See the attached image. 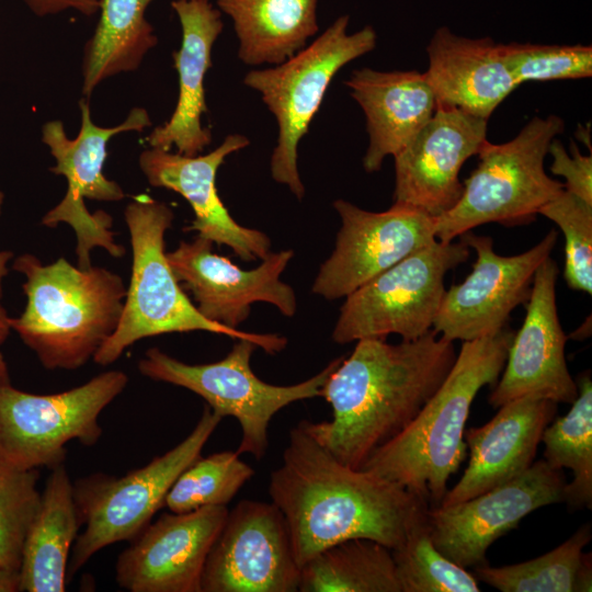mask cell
<instances>
[{"label": "cell", "instance_id": "obj_4", "mask_svg": "<svg viewBox=\"0 0 592 592\" xmlns=\"http://www.w3.org/2000/svg\"><path fill=\"white\" fill-rule=\"evenodd\" d=\"M25 281L23 312L10 318L11 330L46 369L73 371L93 360L119 322L126 287L101 266L81 269L59 258L49 264L31 253L12 264Z\"/></svg>", "mask_w": 592, "mask_h": 592}, {"label": "cell", "instance_id": "obj_21", "mask_svg": "<svg viewBox=\"0 0 592 592\" xmlns=\"http://www.w3.org/2000/svg\"><path fill=\"white\" fill-rule=\"evenodd\" d=\"M250 144L241 134H230L206 155L185 156L158 148L145 149L138 159L148 183L184 197L194 213L185 228L213 243L229 247L243 261L263 260L271 253V239L262 231L238 224L221 202L216 175L226 158Z\"/></svg>", "mask_w": 592, "mask_h": 592}, {"label": "cell", "instance_id": "obj_17", "mask_svg": "<svg viewBox=\"0 0 592 592\" xmlns=\"http://www.w3.org/2000/svg\"><path fill=\"white\" fill-rule=\"evenodd\" d=\"M167 257L200 314L213 322L238 329L257 301L275 306L286 317L296 314V294L281 280L294 257L293 250L271 252L260 265L244 270L215 253L210 240L197 236L181 241Z\"/></svg>", "mask_w": 592, "mask_h": 592}, {"label": "cell", "instance_id": "obj_34", "mask_svg": "<svg viewBox=\"0 0 592 592\" xmlns=\"http://www.w3.org/2000/svg\"><path fill=\"white\" fill-rule=\"evenodd\" d=\"M38 469L0 462V567L20 571L25 537L42 492Z\"/></svg>", "mask_w": 592, "mask_h": 592}, {"label": "cell", "instance_id": "obj_24", "mask_svg": "<svg viewBox=\"0 0 592 592\" xmlns=\"http://www.w3.org/2000/svg\"><path fill=\"white\" fill-rule=\"evenodd\" d=\"M424 72L436 106L455 107L488 121L517 87L502 52L490 37L469 38L443 26L426 46Z\"/></svg>", "mask_w": 592, "mask_h": 592}, {"label": "cell", "instance_id": "obj_27", "mask_svg": "<svg viewBox=\"0 0 592 592\" xmlns=\"http://www.w3.org/2000/svg\"><path fill=\"white\" fill-rule=\"evenodd\" d=\"M318 0H216L232 22L239 59L252 67L278 65L319 30Z\"/></svg>", "mask_w": 592, "mask_h": 592}, {"label": "cell", "instance_id": "obj_22", "mask_svg": "<svg viewBox=\"0 0 592 592\" xmlns=\"http://www.w3.org/2000/svg\"><path fill=\"white\" fill-rule=\"evenodd\" d=\"M557 405L544 398L520 397L500 406L482 426L465 430L469 462L440 505L474 498L528 469L545 428L555 419Z\"/></svg>", "mask_w": 592, "mask_h": 592}, {"label": "cell", "instance_id": "obj_40", "mask_svg": "<svg viewBox=\"0 0 592 592\" xmlns=\"http://www.w3.org/2000/svg\"><path fill=\"white\" fill-rule=\"evenodd\" d=\"M13 259V252L0 251V298L2 296V283L9 271V263Z\"/></svg>", "mask_w": 592, "mask_h": 592}, {"label": "cell", "instance_id": "obj_15", "mask_svg": "<svg viewBox=\"0 0 592 592\" xmlns=\"http://www.w3.org/2000/svg\"><path fill=\"white\" fill-rule=\"evenodd\" d=\"M566 476L544 459L517 477L452 505L429 508L434 546L460 567L487 563L488 548L531 512L565 502Z\"/></svg>", "mask_w": 592, "mask_h": 592}, {"label": "cell", "instance_id": "obj_2", "mask_svg": "<svg viewBox=\"0 0 592 592\" xmlns=\"http://www.w3.org/2000/svg\"><path fill=\"white\" fill-rule=\"evenodd\" d=\"M356 342L320 389L319 396L331 406V420L303 422L337 459L361 469L413 421L457 353L453 341L433 330L398 344L377 338Z\"/></svg>", "mask_w": 592, "mask_h": 592}, {"label": "cell", "instance_id": "obj_7", "mask_svg": "<svg viewBox=\"0 0 592 592\" xmlns=\"http://www.w3.org/2000/svg\"><path fill=\"white\" fill-rule=\"evenodd\" d=\"M350 16L335 19L318 37L285 61L250 70L243 84L257 91L277 124L270 168L273 180L301 200L305 186L298 170V145L307 134L327 89L350 61L372 52L375 30L366 25L349 34Z\"/></svg>", "mask_w": 592, "mask_h": 592}, {"label": "cell", "instance_id": "obj_6", "mask_svg": "<svg viewBox=\"0 0 592 592\" xmlns=\"http://www.w3.org/2000/svg\"><path fill=\"white\" fill-rule=\"evenodd\" d=\"M563 129L559 116H535L506 143L486 140L477 153V168L463 182L459 201L435 218V239L453 241L488 223L515 226L533 221L540 207L565 189L544 168L550 143Z\"/></svg>", "mask_w": 592, "mask_h": 592}, {"label": "cell", "instance_id": "obj_35", "mask_svg": "<svg viewBox=\"0 0 592 592\" xmlns=\"http://www.w3.org/2000/svg\"><path fill=\"white\" fill-rule=\"evenodd\" d=\"M538 214L565 235L563 278L571 289L592 294V205L565 189Z\"/></svg>", "mask_w": 592, "mask_h": 592}, {"label": "cell", "instance_id": "obj_16", "mask_svg": "<svg viewBox=\"0 0 592 592\" xmlns=\"http://www.w3.org/2000/svg\"><path fill=\"white\" fill-rule=\"evenodd\" d=\"M341 227L335 247L321 264L312 293L346 297L408 255L434 242L435 217L394 203L385 212L365 210L345 200L333 202Z\"/></svg>", "mask_w": 592, "mask_h": 592}, {"label": "cell", "instance_id": "obj_26", "mask_svg": "<svg viewBox=\"0 0 592 592\" xmlns=\"http://www.w3.org/2000/svg\"><path fill=\"white\" fill-rule=\"evenodd\" d=\"M81 527L72 481L65 464L50 469L27 531L20 567V591L62 592L71 548Z\"/></svg>", "mask_w": 592, "mask_h": 592}, {"label": "cell", "instance_id": "obj_32", "mask_svg": "<svg viewBox=\"0 0 592 592\" xmlns=\"http://www.w3.org/2000/svg\"><path fill=\"white\" fill-rule=\"evenodd\" d=\"M428 513V512H426ZM401 592H479L476 577L434 546L426 514L391 549Z\"/></svg>", "mask_w": 592, "mask_h": 592}, {"label": "cell", "instance_id": "obj_20", "mask_svg": "<svg viewBox=\"0 0 592 592\" xmlns=\"http://www.w3.org/2000/svg\"><path fill=\"white\" fill-rule=\"evenodd\" d=\"M487 121L455 107L436 106L430 121L395 159L394 203L439 217L459 201V172L487 140Z\"/></svg>", "mask_w": 592, "mask_h": 592}, {"label": "cell", "instance_id": "obj_36", "mask_svg": "<svg viewBox=\"0 0 592 592\" xmlns=\"http://www.w3.org/2000/svg\"><path fill=\"white\" fill-rule=\"evenodd\" d=\"M505 64L517 84L525 81L581 79L592 76L589 45L502 44Z\"/></svg>", "mask_w": 592, "mask_h": 592}, {"label": "cell", "instance_id": "obj_8", "mask_svg": "<svg viewBox=\"0 0 592 592\" xmlns=\"http://www.w3.org/2000/svg\"><path fill=\"white\" fill-rule=\"evenodd\" d=\"M221 417L207 405L192 432L178 445L145 466L115 477L91 474L72 482L73 499L84 531L71 548L67 581L99 550L117 542H130L164 506L179 475L201 456Z\"/></svg>", "mask_w": 592, "mask_h": 592}, {"label": "cell", "instance_id": "obj_41", "mask_svg": "<svg viewBox=\"0 0 592 592\" xmlns=\"http://www.w3.org/2000/svg\"><path fill=\"white\" fill-rule=\"evenodd\" d=\"M11 331L10 317L0 303V345L7 340Z\"/></svg>", "mask_w": 592, "mask_h": 592}, {"label": "cell", "instance_id": "obj_23", "mask_svg": "<svg viewBox=\"0 0 592 592\" xmlns=\"http://www.w3.org/2000/svg\"><path fill=\"white\" fill-rule=\"evenodd\" d=\"M182 31L181 46L172 53L179 77L177 105L170 118L146 137L150 148L196 156L212 143V133L202 124L207 113L204 80L212 67V49L224 23L210 0H173Z\"/></svg>", "mask_w": 592, "mask_h": 592}, {"label": "cell", "instance_id": "obj_12", "mask_svg": "<svg viewBox=\"0 0 592 592\" xmlns=\"http://www.w3.org/2000/svg\"><path fill=\"white\" fill-rule=\"evenodd\" d=\"M469 247L435 240L351 293L340 308L332 340L346 344L398 334L415 340L430 330L446 291L445 275L467 261Z\"/></svg>", "mask_w": 592, "mask_h": 592}, {"label": "cell", "instance_id": "obj_42", "mask_svg": "<svg viewBox=\"0 0 592 592\" xmlns=\"http://www.w3.org/2000/svg\"><path fill=\"white\" fill-rule=\"evenodd\" d=\"M8 365L2 352L0 351V384L9 382Z\"/></svg>", "mask_w": 592, "mask_h": 592}, {"label": "cell", "instance_id": "obj_5", "mask_svg": "<svg viewBox=\"0 0 592 592\" xmlns=\"http://www.w3.org/2000/svg\"><path fill=\"white\" fill-rule=\"evenodd\" d=\"M132 246V274L123 311L114 333L95 353L94 363L116 362L135 342L164 333L207 331L250 340L269 354L283 351L287 338L228 328L203 317L185 294L168 261L166 232L172 208L146 194L135 196L124 210Z\"/></svg>", "mask_w": 592, "mask_h": 592}, {"label": "cell", "instance_id": "obj_28", "mask_svg": "<svg viewBox=\"0 0 592 592\" xmlns=\"http://www.w3.org/2000/svg\"><path fill=\"white\" fill-rule=\"evenodd\" d=\"M153 0H101L96 27L86 43L81 62L83 98L104 80L135 71L157 46L153 26L146 19Z\"/></svg>", "mask_w": 592, "mask_h": 592}, {"label": "cell", "instance_id": "obj_10", "mask_svg": "<svg viewBox=\"0 0 592 592\" xmlns=\"http://www.w3.org/2000/svg\"><path fill=\"white\" fill-rule=\"evenodd\" d=\"M127 384V374L117 369L48 395L0 384V462L20 469L65 464L70 441L93 446L101 439L99 417Z\"/></svg>", "mask_w": 592, "mask_h": 592}, {"label": "cell", "instance_id": "obj_14", "mask_svg": "<svg viewBox=\"0 0 592 592\" xmlns=\"http://www.w3.org/2000/svg\"><path fill=\"white\" fill-rule=\"evenodd\" d=\"M299 578L280 509L246 499L228 511L206 558L201 592H295Z\"/></svg>", "mask_w": 592, "mask_h": 592}, {"label": "cell", "instance_id": "obj_13", "mask_svg": "<svg viewBox=\"0 0 592 592\" xmlns=\"http://www.w3.org/2000/svg\"><path fill=\"white\" fill-rule=\"evenodd\" d=\"M459 237L477 259L470 274L445 291L432 326L453 342L479 339L506 327L513 309L527 301L534 274L557 242V231L551 229L530 250L503 257L496 253L488 236L467 231Z\"/></svg>", "mask_w": 592, "mask_h": 592}, {"label": "cell", "instance_id": "obj_9", "mask_svg": "<svg viewBox=\"0 0 592 592\" xmlns=\"http://www.w3.org/2000/svg\"><path fill=\"white\" fill-rule=\"evenodd\" d=\"M258 349L250 340L238 339L220 361L187 364L158 348H150L138 362V369L152 380L172 384L202 397L221 418L234 417L241 428L237 453L257 460L269 447L267 430L272 418L284 407L320 395V389L342 357L298 384L278 386L261 380L250 360Z\"/></svg>", "mask_w": 592, "mask_h": 592}, {"label": "cell", "instance_id": "obj_30", "mask_svg": "<svg viewBox=\"0 0 592 592\" xmlns=\"http://www.w3.org/2000/svg\"><path fill=\"white\" fill-rule=\"evenodd\" d=\"M591 537L588 523L535 559L503 567L476 566L474 576L501 592H590L592 554L583 553V548Z\"/></svg>", "mask_w": 592, "mask_h": 592}, {"label": "cell", "instance_id": "obj_1", "mask_svg": "<svg viewBox=\"0 0 592 592\" xmlns=\"http://www.w3.org/2000/svg\"><path fill=\"white\" fill-rule=\"evenodd\" d=\"M269 496L286 521L299 567L351 538L392 549L430 508L405 487L342 464L303 421L289 431L282 465L270 475Z\"/></svg>", "mask_w": 592, "mask_h": 592}, {"label": "cell", "instance_id": "obj_29", "mask_svg": "<svg viewBox=\"0 0 592 592\" xmlns=\"http://www.w3.org/2000/svg\"><path fill=\"white\" fill-rule=\"evenodd\" d=\"M300 592H401L391 549L368 538L332 545L300 567Z\"/></svg>", "mask_w": 592, "mask_h": 592}, {"label": "cell", "instance_id": "obj_18", "mask_svg": "<svg viewBox=\"0 0 592 592\" xmlns=\"http://www.w3.org/2000/svg\"><path fill=\"white\" fill-rule=\"evenodd\" d=\"M227 514V505L163 513L117 557L116 583L129 592H201L206 558Z\"/></svg>", "mask_w": 592, "mask_h": 592}, {"label": "cell", "instance_id": "obj_31", "mask_svg": "<svg viewBox=\"0 0 592 592\" xmlns=\"http://www.w3.org/2000/svg\"><path fill=\"white\" fill-rule=\"evenodd\" d=\"M578 395L563 417L544 430V460L555 469L568 468L573 479L565 487V502L571 510L592 508V382L590 372L576 380Z\"/></svg>", "mask_w": 592, "mask_h": 592}, {"label": "cell", "instance_id": "obj_25", "mask_svg": "<svg viewBox=\"0 0 592 592\" xmlns=\"http://www.w3.org/2000/svg\"><path fill=\"white\" fill-rule=\"evenodd\" d=\"M345 86L364 112L368 147L366 172L379 171L386 157L396 156L430 121L436 109L424 72L356 69Z\"/></svg>", "mask_w": 592, "mask_h": 592}, {"label": "cell", "instance_id": "obj_3", "mask_svg": "<svg viewBox=\"0 0 592 592\" xmlns=\"http://www.w3.org/2000/svg\"><path fill=\"white\" fill-rule=\"evenodd\" d=\"M514 333L504 327L463 341L448 374L418 415L361 469L405 487L430 508L439 506L449 478L467 456L464 433L471 403L481 388L497 384Z\"/></svg>", "mask_w": 592, "mask_h": 592}, {"label": "cell", "instance_id": "obj_37", "mask_svg": "<svg viewBox=\"0 0 592 592\" xmlns=\"http://www.w3.org/2000/svg\"><path fill=\"white\" fill-rule=\"evenodd\" d=\"M548 153L553 157L550 171L566 180L565 190L592 205V155H582L574 143L569 155L556 138L550 143Z\"/></svg>", "mask_w": 592, "mask_h": 592}, {"label": "cell", "instance_id": "obj_11", "mask_svg": "<svg viewBox=\"0 0 592 592\" xmlns=\"http://www.w3.org/2000/svg\"><path fill=\"white\" fill-rule=\"evenodd\" d=\"M81 124L79 134L71 139L59 119H52L42 126V141L49 149L55 164L49 171L67 181V190L61 201L42 218V225L56 227L65 223L75 231L77 265H91V251L104 249L110 255L119 258L124 248L115 241L112 217L104 210L90 213L84 200L118 202L125 197L121 185L107 179L103 167L107 157V145L117 134L143 132L151 126L148 111L134 107L118 125L103 127L91 118L89 101H79Z\"/></svg>", "mask_w": 592, "mask_h": 592}, {"label": "cell", "instance_id": "obj_43", "mask_svg": "<svg viewBox=\"0 0 592 592\" xmlns=\"http://www.w3.org/2000/svg\"><path fill=\"white\" fill-rule=\"evenodd\" d=\"M3 201H4V194H3V192L0 190V215H1V212H2Z\"/></svg>", "mask_w": 592, "mask_h": 592}, {"label": "cell", "instance_id": "obj_33", "mask_svg": "<svg viewBox=\"0 0 592 592\" xmlns=\"http://www.w3.org/2000/svg\"><path fill=\"white\" fill-rule=\"evenodd\" d=\"M253 475L254 469L237 452L200 456L175 479L164 506L172 513H186L203 506L227 505Z\"/></svg>", "mask_w": 592, "mask_h": 592}, {"label": "cell", "instance_id": "obj_39", "mask_svg": "<svg viewBox=\"0 0 592 592\" xmlns=\"http://www.w3.org/2000/svg\"><path fill=\"white\" fill-rule=\"evenodd\" d=\"M20 591V571L0 567V592Z\"/></svg>", "mask_w": 592, "mask_h": 592}, {"label": "cell", "instance_id": "obj_19", "mask_svg": "<svg viewBox=\"0 0 592 592\" xmlns=\"http://www.w3.org/2000/svg\"><path fill=\"white\" fill-rule=\"evenodd\" d=\"M558 265L550 257L537 267L524 321L512 339L500 379L489 396L499 408L513 399L533 396L571 403L578 386L565 357V334L557 312Z\"/></svg>", "mask_w": 592, "mask_h": 592}, {"label": "cell", "instance_id": "obj_38", "mask_svg": "<svg viewBox=\"0 0 592 592\" xmlns=\"http://www.w3.org/2000/svg\"><path fill=\"white\" fill-rule=\"evenodd\" d=\"M23 2L41 18L59 14L67 10H76L90 16L99 12L101 0H23Z\"/></svg>", "mask_w": 592, "mask_h": 592}]
</instances>
